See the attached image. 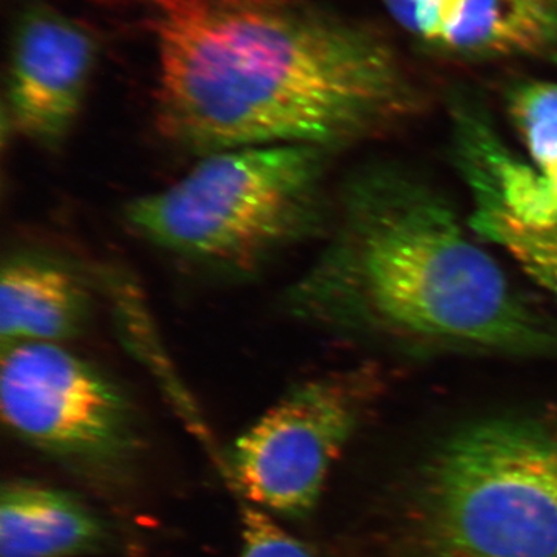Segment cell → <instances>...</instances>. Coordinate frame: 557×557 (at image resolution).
<instances>
[{
    "instance_id": "obj_1",
    "label": "cell",
    "mask_w": 557,
    "mask_h": 557,
    "mask_svg": "<svg viewBox=\"0 0 557 557\" xmlns=\"http://www.w3.org/2000/svg\"><path fill=\"white\" fill-rule=\"evenodd\" d=\"M156 3V126L177 149L333 152L417 108L416 87L380 36L311 3Z\"/></svg>"
},
{
    "instance_id": "obj_2",
    "label": "cell",
    "mask_w": 557,
    "mask_h": 557,
    "mask_svg": "<svg viewBox=\"0 0 557 557\" xmlns=\"http://www.w3.org/2000/svg\"><path fill=\"white\" fill-rule=\"evenodd\" d=\"M300 322L418 355L557 359V322L418 175L372 164L341 189L327 244L284 296Z\"/></svg>"
},
{
    "instance_id": "obj_3",
    "label": "cell",
    "mask_w": 557,
    "mask_h": 557,
    "mask_svg": "<svg viewBox=\"0 0 557 557\" xmlns=\"http://www.w3.org/2000/svg\"><path fill=\"white\" fill-rule=\"evenodd\" d=\"M329 156L299 145L218 150L166 188L129 201L124 215L174 258L249 276L327 228Z\"/></svg>"
},
{
    "instance_id": "obj_4",
    "label": "cell",
    "mask_w": 557,
    "mask_h": 557,
    "mask_svg": "<svg viewBox=\"0 0 557 557\" xmlns=\"http://www.w3.org/2000/svg\"><path fill=\"white\" fill-rule=\"evenodd\" d=\"M416 533L438 557H557V423L483 418L429 454Z\"/></svg>"
},
{
    "instance_id": "obj_5",
    "label": "cell",
    "mask_w": 557,
    "mask_h": 557,
    "mask_svg": "<svg viewBox=\"0 0 557 557\" xmlns=\"http://www.w3.org/2000/svg\"><path fill=\"white\" fill-rule=\"evenodd\" d=\"M0 412L14 438L91 490L121 496L137 483L146 435L134 399L65 344L3 347Z\"/></svg>"
},
{
    "instance_id": "obj_6",
    "label": "cell",
    "mask_w": 557,
    "mask_h": 557,
    "mask_svg": "<svg viewBox=\"0 0 557 557\" xmlns=\"http://www.w3.org/2000/svg\"><path fill=\"white\" fill-rule=\"evenodd\" d=\"M373 366L300 381L249 424L222 458L234 496L271 516L310 518L335 461L379 398Z\"/></svg>"
},
{
    "instance_id": "obj_7",
    "label": "cell",
    "mask_w": 557,
    "mask_h": 557,
    "mask_svg": "<svg viewBox=\"0 0 557 557\" xmlns=\"http://www.w3.org/2000/svg\"><path fill=\"white\" fill-rule=\"evenodd\" d=\"M97 36L62 11L35 3L14 24L7 54L3 120L17 137L60 149L73 126L98 62Z\"/></svg>"
},
{
    "instance_id": "obj_8",
    "label": "cell",
    "mask_w": 557,
    "mask_h": 557,
    "mask_svg": "<svg viewBox=\"0 0 557 557\" xmlns=\"http://www.w3.org/2000/svg\"><path fill=\"white\" fill-rule=\"evenodd\" d=\"M112 545V527L78 494L36 480L3 483L0 557L97 556Z\"/></svg>"
},
{
    "instance_id": "obj_9",
    "label": "cell",
    "mask_w": 557,
    "mask_h": 557,
    "mask_svg": "<svg viewBox=\"0 0 557 557\" xmlns=\"http://www.w3.org/2000/svg\"><path fill=\"white\" fill-rule=\"evenodd\" d=\"M507 110L534 168L516 159L496 127L483 146L508 207L531 222L557 220V83L522 81L508 90Z\"/></svg>"
},
{
    "instance_id": "obj_10",
    "label": "cell",
    "mask_w": 557,
    "mask_h": 557,
    "mask_svg": "<svg viewBox=\"0 0 557 557\" xmlns=\"http://www.w3.org/2000/svg\"><path fill=\"white\" fill-rule=\"evenodd\" d=\"M91 298L86 281L61 260L14 255L0 274L2 347L65 344L86 327Z\"/></svg>"
},
{
    "instance_id": "obj_11",
    "label": "cell",
    "mask_w": 557,
    "mask_h": 557,
    "mask_svg": "<svg viewBox=\"0 0 557 557\" xmlns=\"http://www.w3.org/2000/svg\"><path fill=\"white\" fill-rule=\"evenodd\" d=\"M456 161L471 190V230L508 252L557 304V220L531 222L508 207L475 135L456 139Z\"/></svg>"
},
{
    "instance_id": "obj_12",
    "label": "cell",
    "mask_w": 557,
    "mask_h": 557,
    "mask_svg": "<svg viewBox=\"0 0 557 557\" xmlns=\"http://www.w3.org/2000/svg\"><path fill=\"white\" fill-rule=\"evenodd\" d=\"M557 46V14L539 0H450L435 47L467 57L537 54Z\"/></svg>"
},
{
    "instance_id": "obj_13",
    "label": "cell",
    "mask_w": 557,
    "mask_h": 557,
    "mask_svg": "<svg viewBox=\"0 0 557 557\" xmlns=\"http://www.w3.org/2000/svg\"><path fill=\"white\" fill-rule=\"evenodd\" d=\"M240 515L239 557H318L306 542L278 525L273 516L237 497Z\"/></svg>"
},
{
    "instance_id": "obj_14",
    "label": "cell",
    "mask_w": 557,
    "mask_h": 557,
    "mask_svg": "<svg viewBox=\"0 0 557 557\" xmlns=\"http://www.w3.org/2000/svg\"><path fill=\"white\" fill-rule=\"evenodd\" d=\"M403 30L434 46L446 0H380Z\"/></svg>"
},
{
    "instance_id": "obj_15",
    "label": "cell",
    "mask_w": 557,
    "mask_h": 557,
    "mask_svg": "<svg viewBox=\"0 0 557 557\" xmlns=\"http://www.w3.org/2000/svg\"><path fill=\"white\" fill-rule=\"evenodd\" d=\"M539 2L544 3L547 9L557 14V0H539Z\"/></svg>"
},
{
    "instance_id": "obj_16",
    "label": "cell",
    "mask_w": 557,
    "mask_h": 557,
    "mask_svg": "<svg viewBox=\"0 0 557 557\" xmlns=\"http://www.w3.org/2000/svg\"><path fill=\"white\" fill-rule=\"evenodd\" d=\"M156 2H160V0H156Z\"/></svg>"
}]
</instances>
